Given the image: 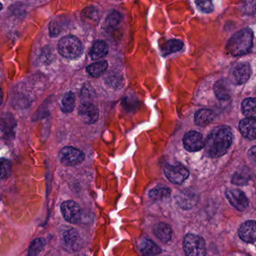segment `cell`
Listing matches in <instances>:
<instances>
[{"label":"cell","mask_w":256,"mask_h":256,"mask_svg":"<svg viewBox=\"0 0 256 256\" xmlns=\"http://www.w3.org/2000/svg\"><path fill=\"white\" fill-rule=\"evenodd\" d=\"M248 156L251 158L252 161L256 162V146H252L250 148V150L248 152Z\"/></svg>","instance_id":"836d02e7"},{"label":"cell","mask_w":256,"mask_h":256,"mask_svg":"<svg viewBox=\"0 0 256 256\" xmlns=\"http://www.w3.org/2000/svg\"><path fill=\"white\" fill-rule=\"evenodd\" d=\"M16 121L11 115H6V119L2 120V132L5 134L6 138L12 137L16 128Z\"/></svg>","instance_id":"603a6c76"},{"label":"cell","mask_w":256,"mask_h":256,"mask_svg":"<svg viewBox=\"0 0 256 256\" xmlns=\"http://www.w3.org/2000/svg\"><path fill=\"white\" fill-rule=\"evenodd\" d=\"M108 80V84H110V86L115 88L116 85H119L120 84V77L116 76V74H113V76H109V77L106 78Z\"/></svg>","instance_id":"d6a6232c"},{"label":"cell","mask_w":256,"mask_h":256,"mask_svg":"<svg viewBox=\"0 0 256 256\" xmlns=\"http://www.w3.org/2000/svg\"><path fill=\"white\" fill-rule=\"evenodd\" d=\"M241 110L246 118H256V98H246L241 104Z\"/></svg>","instance_id":"44dd1931"},{"label":"cell","mask_w":256,"mask_h":256,"mask_svg":"<svg viewBox=\"0 0 256 256\" xmlns=\"http://www.w3.org/2000/svg\"><path fill=\"white\" fill-rule=\"evenodd\" d=\"M184 250L186 256H205L204 240L199 235L188 234L184 238Z\"/></svg>","instance_id":"277c9868"},{"label":"cell","mask_w":256,"mask_h":256,"mask_svg":"<svg viewBox=\"0 0 256 256\" xmlns=\"http://www.w3.org/2000/svg\"><path fill=\"white\" fill-rule=\"evenodd\" d=\"M61 242L64 248L70 252L77 251L82 244L78 232L72 227H65L61 230Z\"/></svg>","instance_id":"5b68a950"},{"label":"cell","mask_w":256,"mask_h":256,"mask_svg":"<svg viewBox=\"0 0 256 256\" xmlns=\"http://www.w3.org/2000/svg\"><path fill=\"white\" fill-rule=\"evenodd\" d=\"M253 32L252 30L246 28L236 32L228 42L226 48L232 56H238L246 54L252 47Z\"/></svg>","instance_id":"7a4b0ae2"},{"label":"cell","mask_w":256,"mask_h":256,"mask_svg":"<svg viewBox=\"0 0 256 256\" xmlns=\"http://www.w3.org/2000/svg\"><path fill=\"white\" fill-rule=\"evenodd\" d=\"M241 12L245 16H253L256 13V1H247L242 2L240 7Z\"/></svg>","instance_id":"f546056e"},{"label":"cell","mask_w":256,"mask_h":256,"mask_svg":"<svg viewBox=\"0 0 256 256\" xmlns=\"http://www.w3.org/2000/svg\"><path fill=\"white\" fill-rule=\"evenodd\" d=\"M196 4L202 12L210 13L214 11V6L210 1H196Z\"/></svg>","instance_id":"4dcf8cb0"},{"label":"cell","mask_w":256,"mask_h":256,"mask_svg":"<svg viewBox=\"0 0 256 256\" xmlns=\"http://www.w3.org/2000/svg\"><path fill=\"white\" fill-rule=\"evenodd\" d=\"M164 173L166 178L175 184H181L188 178L190 172L180 164H166Z\"/></svg>","instance_id":"8992f818"},{"label":"cell","mask_w":256,"mask_h":256,"mask_svg":"<svg viewBox=\"0 0 256 256\" xmlns=\"http://www.w3.org/2000/svg\"><path fill=\"white\" fill-rule=\"evenodd\" d=\"M170 194V188H168V187L158 186L154 187L150 191L149 197L152 200H162V199L168 198Z\"/></svg>","instance_id":"cb8c5ba5"},{"label":"cell","mask_w":256,"mask_h":256,"mask_svg":"<svg viewBox=\"0 0 256 256\" xmlns=\"http://www.w3.org/2000/svg\"><path fill=\"white\" fill-rule=\"evenodd\" d=\"M108 53V46L106 42L97 40L92 44V48L90 52V56L92 60H98L104 58Z\"/></svg>","instance_id":"2e32d148"},{"label":"cell","mask_w":256,"mask_h":256,"mask_svg":"<svg viewBox=\"0 0 256 256\" xmlns=\"http://www.w3.org/2000/svg\"><path fill=\"white\" fill-rule=\"evenodd\" d=\"M11 163L8 160L2 158L1 160V178L6 179L11 174Z\"/></svg>","instance_id":"1f68e13d"},{"label":"cell","mask_w":256,"mask_h":256,"mask_svg":"<svg viewBox=\"0 0 256 256\" xmlns=\"http://www.w3.org/2000/svg\"><path fill=\"white\" fill-rule=\"evenodd\" d=\"M140 252L144 256H154L161 253L162 250L150 240L144 239L139 244Z\"/></svg>","instance_id":"ac0fdd59"},{"label":"cell","mask_w":256,"mask_h":256,"mask_svg":"<svg viewBox=\"0 0 256 256\" xmlns=\"http://www.w3.org/2000/svg\"><path fill=\"white\" fill-rule=\"evenodd\" d=\"M108 66V64L107 61H98V62L88 66L86 72L91 77L98 78L104 74V72L107 70Z\"/></svg>","instance_id":"ffe728a7"},{"label":"cell","mask_w":256,"mask_h":256,"mask_svg":"<svg viewBox=\"0 0 256 256\" xmlns=\"http://www.w3.org/2000/svg\"><path fill=\"white\" fill-rule=\"evenodd\" d=\"M85 155L80 150L65 146L59 152V160L65 166H76L84 160Z\"/></svg>","instance_id":"52a82bcc"},{"label":"cell","mask_w":256,"mask_h":256,"mask_svg":"<svg viewBox=\"0 0 256 256\" xmlns=\"http://www.w3.org/2000/svg\"><path fill=\"white\" fill-rule=\"evenodd\" d=\"M226 198L232 206L238 210H245L248 208V202L245 194L236 188H228L226 192Z\"/></svg>","instance_id":"7c38bea8"},{"label":"cell","mask_w":256,"mask_h":256,"mask_svg":"<svg viewBox=\"0 0 256 256\" xmlns=\"http://www.w3.org/2000/svg\"><path fill=\"white\" fill-rule=\"evenodd\" d=\"M76 108V97L72 92H67L60 102V108L62 112L70 114Z\"/></svg>","instance_id":"7402d4cb"},{"label":"cell","mask_w":256,"mask_h":256,"mask_svg":"<svg viewBox=\"0 0 256 256\" xmlns=\"http://www.w3.org/2000/svg\"><path fill=\"white\" fill-rule=\"evenodd\" d=\"M251 76V68L246 62H240L232 67L230 80L234 84L240 85L246 83Z\"/></svg>","instance_id":"ba28073f"},{"label":"cell","mask_w":256,"mask_h":256,"mask_svg":"<svg viewBox=\"0 0 256 256\" xmlns=\"http://www.w3.org/2000/svg\"><path fill=\"white\" fill-rule=\"evenodd\" d=\"M214 92L218 100H227L232 96V88L230 83L227 80L222 79L214 85Z\"/></svg>","instance_id":"9a60e30c"},{"label":"cell","mask_w":256,"mask_h":256,"mask_svg":"<svg viewBox=\"0 0 256 256\" xmlns=\"http://www.w3.org/2000/svg\"><path fill=\"white\" fill-rule=\"evenodd\" d=\"M233 134L230 127L220 126L210 132L205 140V148L208 155L212 158H218L224 155L230 148Z\"/></svg>","instance_id":"6da1fadb"},{"label":"cell","mask_w":256,"mask_h":256,"mask_svg":"<svg viewBox=\"0 0 256 256\" xmlns=\"http://www.w3.org/2000/svg\"><path fill=\"white\" fill-rule=\"evenodd\" d=\"M241 134L248 140L256 139V118H246L239 124Z\"/></svg>","instance_id":"5bb4252c"},{"label":"cell","mask_w":256,"mask_h":256,"mask_svg":"<svg viewBox=\"0 0 256 256\" xmlns=\"http://www.w3.org/2000/svg\"><path fill=\"white\" fill-rule=\"evenodd\" d=\"M184 146L190 152H197L205 146L203 136L198 132L190 131L184 137Z\"/></svg>","instance_id":"30bf717a"},{"label":"cell","mask_w":256,"mask_h":256,"mask_svg":"<svg viewBox=\"0 0 256 256\" xmlns=\"http://www.w3.org/2000/svg\"><path fill=\"white\" fill-rule=\"evenodd\" d=\"M240 238L246 242H256V221L248 220L241 224L239 228Z\"/></svg>","instance_id":"4fadbf2b"},{"label":"cell","mask_w":256,"mask_h":256,"mask_svg":"<svg viewBox=\"0 0 256 256\" xmlns=\"http://www.w3.org/2000/svg\"><path fill=\"white\" fill-rule=\"evenodd\" d=\"M58 50L64 58L76 59L80 56L83 52V46L77 37L67 36L60 40Z\"/></svg>","instance_id":"3957f363"},{"label":"cell","mask_w":256,"mask_h":256,"mask_svg":"<svg viewBox=\"0 0 256 256\" xmlns=\"http://www.w3.org/2000/svg\"><path fill=\"white\" fill-rule=\"evenodd\" d=\"M156 236L163 242H168L170 240L172 236V228L164 222H160L156 224L154 229Z\"/></svg>","instance_id":"e0dca14e"},{"label":"cell","mask_w":256,"mask_h":256,"mask_svg":"<svg viewBox=\"0 0 256 256\" xmlns=\"http://www.w3.org/2000/svg\"><path fill=\"white\" fill-rule=\"evenodd\" d=\"M122 16L118 11H113L108 16L106 24L108 28H114L120 23Z\"/></svg>","instance_id":"83f0119b"},{"label":"cell","mask_w":256,"mask_h":256,"mask_svg":"<svg viewBox=\"0 0 256 256\" xmlns=\"http://www.w3.org/2000/svg\"><path fill=\"white\" fill-rule=\"evenodd\" d=\"M46 242L43 238H36L31 242L28 250V256H37L44 248Z\"/></svg>","instance_id":"4316f807"},{"label":"cell","mask_w":256,"mask_h":256,"mask_svg":"<svg viewBox=\"0 0 256 256\" xmlns=\"http://www.w3.org/2000/svg\"><path fill=\"white\" fill-rule=\"evenodd\" d=\"M196 194L190 190H186L181 194L180 202L182 208H191L196 204Z\"/></svg>","instance_id":"484cf974"},{"label":"cell","mask_w":256,"mask_h":256,"mask_svg":"<svg viewBox=\"0 0 256 256\" xmlns=\"http://www.w3.org/2000/svg\"><path fill=\"white\" fill-rule=\"evenodd\" d=\"M184 42L180 40H172L167 42L162 48L163 54L168 55L170 54L176 53L182 50L184 48Z\"/></svg>","instance_id":"d4e9b609"},{"label":"cell","mask_w":256,"mask_h":256,"mask_svg":"<svg viewBox=\"0 0 256 256\" xmlns=\"http://www.w3.org/2000/svg\"><path fill=\"white\" fill-rule=\"evenodd\" d=\"M214 114L208 109H202L194 115V124L198 126H206L212 122Z\"/></svg>","instance_id":"d6986e66"},{"label":"cell","mask_w":256,"mask_h":256,"mask_svg":"<svg viewBox=\"0 0 256 256\" xmlns=\"http://www.w3.org/2000/svg\"><path fill=\"white\" fill-rule=\"evenodd\" d=\"M62 216L70 223H76L82 216V210L74 200H66L62 203L60 206Z\"/></svg>","instance_id":"8fae6325"},{"label":"cell","mask_w":256,"mask_h":256,"mask_svg":"<svg viewBox=\"0 0 256 256\" xmlns=\"http://www.w3.org/2000/svg\"><path fill=\"white\" fill-rule=\"evenodd\" d=\"M250 178L245 172H236L232 178V182L234 185L245 186L248 184Z\"/></svg>","instance_id":"f1b7e54d"},{"label":"cell","mask_w":256,"mask_h":256,"mask_svg":"<svg viewBox=\"0 0 256 256\" xmlns=\"http://www.w3.org/2000/svg\"><path fill=\"white\" fill-rule=\"evenodd\" d=\"M78 115L85 124H94L98 120V110L96 106L90 102L84 101L79 106Z\"/></svg>","instance_id":"9c48e42d"}]
</instances>
